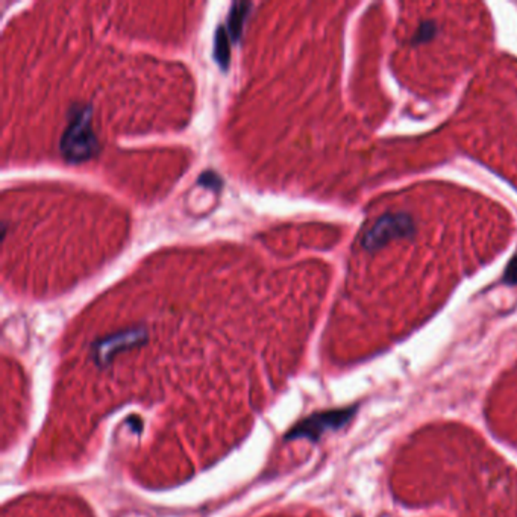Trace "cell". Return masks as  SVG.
<instances>
[{"label":"cell","instance_id":"obj_6","mask_svg":"<svg viewBox=\"0 0 517 517\" xmlns=\"http://www.w3.org/2000/svg\"><path fill=\"white\" fill-rule=\"evenodd\" d=\"M199 184L205 185V187H216L217 189V187L220 185V178L213 172H205L199 178Z\"/></svg>","mask_w":517,"mask_h":517},{"label":"cell","instance_id":"obj_5","mask_svg":"<svg viewBox=\"0 0 517 517\" xmlns=\"http://www.w3.org/2000/svg\"><path fill=\"white\" fill-rule=\"evenodd\" d=\"M230 37L225 26H220L216 32V40H214V57L217 64L222 65L223 69L228 67L229 57H230Z\"/></svg>","mask_w":517,"mask_h":517},{"label":"cell","instance_id":"obj_3","mask_svg":"<svg viewBox=\"0 0 517 517\" xmlns=\"http://www.w3.org/2000/svg\"><path fill=\"white\" fill-rule=\"evenodd\" d=\"M148 334L143 328H130L125 329L104 338H99L91 346V357L96 365L101 367L108 366L120 352L137 348L146 342Z\"/></svg>","mask_w":517,"mask_h":517},{"label":"cell","instance_id":"obj_4","mask_svg":"<svg viewBox=\"0 0 517 517\" xmlns=\"http://www.w3.org/2000/svg\"><path fill=\"white\" fill-rule=\"evenodd\" d=\"M250 4L246 2H235L229 9V16H228V26L226 30L230 37V41H238L241 37V32H243L245 28V21L249 16V9H250Z\"/></svg>","mask_w":517,"mask_h":517},{"label":"cell","instance_id":"obj_2","mask_svg":"<svg viewBox=\"0 0 517 517\" xmlns=\"http://www.w3.org/2000/svg\"><path fill=\"white\" fill-rule=\"evenodd\" d=\"M357 405L346 408L318 411L296 423L285 435V440H310L318 442L329 431H338L346 426L357 413Z\"/></svg>","mask_w":517,"mask_h":517},{"label":"cell","instance_id":"obj_1","mask_svg":"<svg viewBox=\"0 0 517 517\" xmlns=\"http://www.w3.org/2000/svg\"><path fill=\"white\" fill-rule=\"evenodd\" d=\"M65 161L79 164L91 160L99 152V141L91 125V106L81 105L70 109L69 125L60 145Z\"/></svg>","mask_w":517,"mask_h":517}]
</instances>
